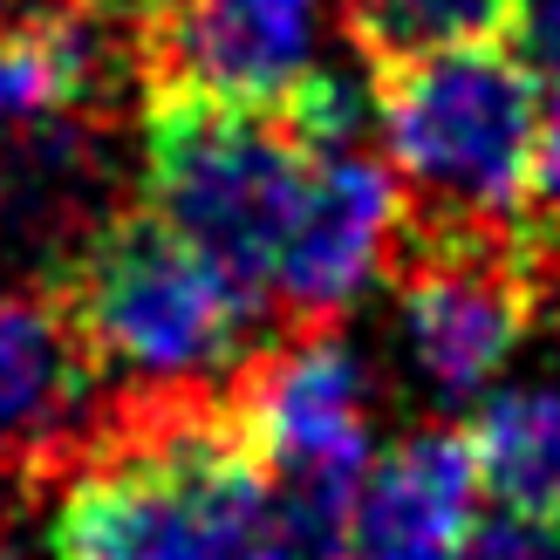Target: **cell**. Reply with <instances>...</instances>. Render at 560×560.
Returning a JSON list of instances; mask_svg holds the SVG:
<instances>
[{
  "instance_id": "cell-2",
  "label": "cell",
  "mask_w": 560,
  "mask_h": 560,
  "mask_svg": "<svg viewBox=\"0 0 560 560\" xmlns=\"http://www.w3.org/2000/svg\"><path fill=\"white\" fill-rule=\"evenodd\" d=\"M534 62L506 42H465L376 69V137L410 233H513L534 219Z\"/></svg>"
},
{
  "instance_id": "cell-8",
  "label": "cell",
  "mask_w": 560,
  "mask_h": 560,
  "mask_svg": "<svg viewBox=\"0 0 560 560\" xmlns=\"http://www.w3.org/2000/svg\"><path fill=\"white\" fill-rule=\"evenodd\" d=\"M96 389L62 307L0 280V492L62 479L103 424Z\"/></svg>"
},
{
  "instance_id": "cell-7",
  "label": "cell",
  "mask_w": 560,
  "mask_h": 560,
  "mask_svg": "<svg viewBox=\"0 0 560 560\" xmlns=\"http://www.w3.org/2000/svg\"><path fill=\"white\" fill-rule=\"evenodd\" d=\"M404 233H410V199H404L397 172H383L362 144L315 151L301 219H294L288 246H280V267H273V301L294 322L349 315L383 280Z\"/></svg>"
},
{
  "instance_id": "cell-4",
  "label": "cell",
  "mask_w": 560,
  "mask_h": 560,
  "mask_svg": "<svg viewBox=\"0 0 560 560\" xmlns=\"http://www.w3.org/2000/svg\"><path fill=\"white\" fill-rule=\"evenodd\" d=\"M397 322L410 370L438 404H471L499 383L520 342L547 315L540 219L513 233H404Z\"/></svg>"
},
{
  "instance_id": "cell-9",
  "label": "cell",
  "mask_w": 560,
  "mask_h": 560,
  "mask_svg": "<svg viewBox=\"0 0 560 560\" xmlns=\"http://www.w3.org/2000/svg\"><path fill=\"white\" fill-rule=\"evenodd\" d=\"M479 458L465 431L424 424L362 471L349 560H465L479 540Z\"/></svg>"
},
{
  "instance_id": "cell-14",
  "label": "cell",
  "mask_w": 560,
  "mask_h": 560,
  "mask_svg": "<svg viewBox=\"0 0 560 560\" xmlns=\"http://www.w3.org/2000/svg\"><path fill=\"white\" fill-rule=\"evenodd\" d=\"M534 212H560V75L547 82L534 130Z\"/></svg>"
},
{
  "instance_id": "cell-3",
  "label": "cell",
  "mask_w": 560,
  "mask_h": 560,
  "mask_svg": "<svg viewBox=\"0 0 560 560\" xmlns=\"http://www.w3.org/2000/svg\"><path fill=\"white\" fill-rule=\"evenodd\" d=\"M307 172L315 151L273 103L144 90V206L267 301Z\"/></svg>"
},
{
  "instance_id": "cell-5",
  "label": "cell",
  "mask_w": 560,
  "mask_h": 560,
  "mask_svg": "<svg viewBox=\"0 0 560 560\" xmlns=\"http://www.w3.org/2000/svg\"><path fill=\"white\" fill-rule=\"evenodd\" d=\"M226 404L267 479L362 486L370 471V376L335 322H294L233 376Z\"/></svg>"
},
{
  "instance_id": "cell-10",
  "label": "cell",
  "mask_w": 560,
  "mask_h": 560,
  "mask_svg": "<svg viewBox=\"0 0 560 560\" xmlns=\"http://www.w3.org/2000/svg\"><path fill=\"white\" fill-rule=\"evenodd\" d=\"M465 438L479 458V486L499 499V513L560 534V389L553 383L492 389Z\"/></svg>"
},
{
  "instance_id": "cell-13",
  "label": "cell",
  "mask_w": 560,
  "mask_h": 560,
  "mask_svg": "<svg viewBox=\"0 0 560 560\" xmlns=\"http://www.w3.org/2000/svg\"><path fill=\"white\" fill-rule=\"evenodd\" d=\"M513 48L526 55L534 69L560 75V0H513Z\"/></svg>"
},
{
  "instance_id": "cell-16",
  "label": "cell",
  "mask_w": 560,
  "mask_h": 560,
  "mask_svg": "<svg viewBox=\"0 0 560 560\" xmlns=\"http://www.w3.org/2000/svg\"><path fill=\"white\" fill-rule=\"evenodd\" d=\"M0 560H21V553H14V547H8V540H0Z\"/></svg>"
},
{
  "instance_id": "cell-1",
  "label": "cell",
  "mask_w": 560,
  "mask_h": 560,
  "mask_svg": "<svg viewBox=\"0 0 560 560\" xmlns=\"http://www.w3.org/2000/svg\"><path fill=\"white\" fill-rule=\"evenodd\" d=\"M55 307L117 404L226 397L233 376L267 349V294L240 288L151 206H124L55 280Z\"/></svg>"
},
{
  "instance_id": "cell-11",
  "label": "cell",
  "mask_w": 560,
  "mask_h": 560,
  "mask_svg": "<svg viewBox=\"0 0 560 560\" xmlns=\"http://www.w3.org/2000/svg\"><path fill=\"white\" fill-rule=\"evenodd\" d=\"M506 27L513 0H349V42L370 69L465 42H499Z\"/></svg>"
},
{
  "instance_id": "cell-15",
  "label": "cell",
  "mask_w": 560,
  "mask_h": 560,
  "mask_svg": "<svg viewBox=\"0 0 560 560\" xmlns=\"http://www.w3.org/2000/svg\"><path fill=\"white\" fill-rule=\"evenodd\" d=\"M96 8H103V14H124V27H130L144 8H158V0H96Z\"/></svg>"
},
{
  "instance_id": "cell-6",
  "label": "cell",
  "mask_w": 560,
  "mask_h": 560,
  "mask_svg": "<svg viewBox=\"0 0 560 560\" xmlns=\"http://www.w3.org/2000/svg\"><path fill=\"white\" fill-rule=\"evenodd\" d=\"M322 0H158L130 21L144 90H206L226 103H288L315 69Z\"/></svg>"
},
{
  "instance_id": "cell-12",
  "label": "cell",
  "mask_w": 560,
  "mask_h": 560,
  "mask_svg": "<svg viewBox=\"0 0 560 560\" xmlns=\"http://www.w3.org/2000/svg\"><path fill=\"white\" fill-rule=\"evenodd\" d=\"M465 560H560V534L553 526H526V520H506L499 513L492 526H479Z\"/></svg>"
}]
</instances>
